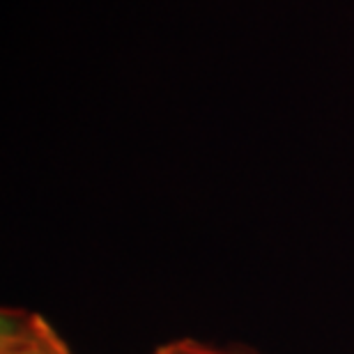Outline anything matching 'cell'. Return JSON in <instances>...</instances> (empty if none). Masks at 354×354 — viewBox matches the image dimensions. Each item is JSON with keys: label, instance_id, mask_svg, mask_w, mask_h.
I'll return each instance as SVG.
<instances>
[{"label": "cell", "instance_id": "cell-2", "mask_svg": "<svg viewBox=\"0 0 354 354\" xmlns=\"http://www.w3.org/2000/svg\"><path fill=\"white\" fill-rule=\"evenodd\" d=\"M152 354H253V352L221 350V348H212V345H207V343L194 341V338H177V341L159 345Z\"/></svg>", "mask_w": 354, "mask_h": 354}, {"label": "cell", "instance_id": "cell-1", "mask_svg": "<svg viewBox=\"0 0 354 354\" xmlns=\"http://www.w3.org/2000/svg\"><path fill=\"white\" fill-rule=\"evenodd\" d=\"M0 354H72V350L44 315L26 308H3Z\"/></svg>", "mask_w": 354, "mask_h": 354}]
</instances>
